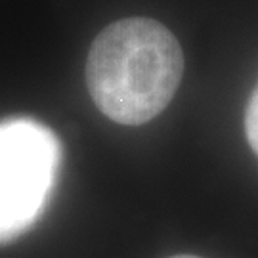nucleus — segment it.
<instances>
[{"label": "nucleus", "mask_w": 258, "mask_h": 258, "mask_svg": "<svg viewBox=\"0 0 258 258\" xmlns=\"http://www.w3.org/2000/svg\"><path fill=\"white\" fill-rule=\"evenodd\" d=\"M184 73L176 37L155 19L115 21L94 38L86 84L94 103L119 124L155 119L174 98Z\"/></svg>", "instance_id": "1"}, {"label": "nucleus", "mask_w": 258, "mask_h": 258, "mask_svg": "<svg viewBox=\"0 0 258 258\" xmlns=\"http://www.w3.org/2000/svg\"><path fill=\"white\" fill-rule=\"evenodd\" d=\"M61 149L55 134L33 119L0 122V243L16 239L44 211Z\"/></svg>", "instance_id": "2"}, {"label": "nucleus", "mask_w": 258, "mask_h": 258, "mask_svg": "<svg viewBox=\"0 0 258 258\" xmlns=\"http://www.w3.org/2000/svg\"><path fill=\"white\" fill-rule=\"evenodd\" d=\"M245 130H247V138L252 151L258 155V86L252 92L245 113Z\"/></svg>", "instance_id": "3"}, {"label": "nucleus", "mask_w": 258, "mask_h": 258, "mask_svg": "<svg viewBox=\"0 0 258 258\" xmlns=\"http://www.w3.org/2000/svg\"><path fill=\"white\" fill-rule=\"evenodd\" d=\"M172 258H199V256H189V254H180V256H172Z\"/></svg>", "instance_id": "4"}]
</instances>
